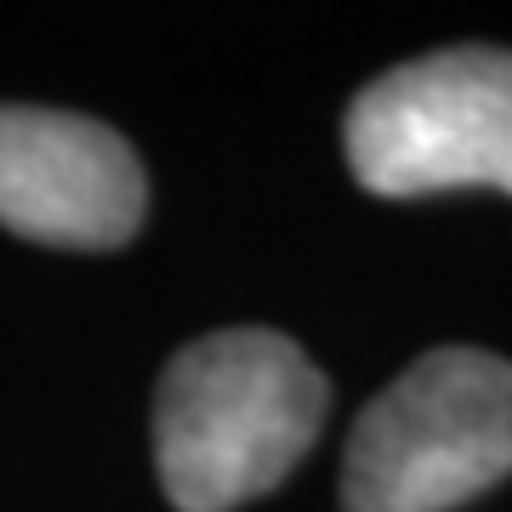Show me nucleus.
I'll list each match as a JSON object with an SVG mask.
<instances>
[{"label": "nucleus", "mask_w": 512, "mask_h": 512, "mask_svg": "<svg viewBox=\"0 0 512 512\" xmlns=\"http://www.w3.org/2000/svg\"><path fill=\"white\" fill-rule=\"evenodd\" d=\"M330 382L279 330H211L154 393V461L177 512H234L308 456Z\"/></svg>", "instance_id": "nucleus-1"}, {"label": "nucleus", "mask_w": 512, "mask_h": 512, "mask_svg": "<svg viewBox=\"0 0 512 512\" xmlns=\"http://www.w3.org/2000/svg\"><path fill=\"white\" fill-rule=\"evenodd\" d=\"M512 473V359L433 348L353 421L348 512H450Z\"/></svg>", "instance_id": "nucleus-2"}, {"label": "nucleus", "mask_w": 512, "mask_h": 512, "mask_svg": "<svg viewBox=\"0 0 512 512\" xmlns=\"http://www.w3.org/2000/svg\"><path fill=\"white\" fill-rule=\"evenodd\" d=\"M348 165L382 200L444 188L512 194V52L450 46L387 69L353 97Z\"/></svg>", "instance_id": "nucleus-3"}, {"label": "nucleus", "mask_w": 512, "mask_h": 512, "mask_svg": "<svg viewBox=\"0 0 512 512\" xmlns=\"http://www.w3.org/2000/svg\"><path fill=\"white\" fill-rule=\"evenodd\" d=\"M148 177L92 114L0 109V222L40 245L114 251L143 228Z\"/></svg>", "instance_id": "nucleus-4"}]
</instances>
